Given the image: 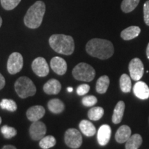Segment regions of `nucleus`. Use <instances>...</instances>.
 Returning a JSON list of instances; mask_svg holds the SVG:
<instances>
[{
    "mask_svg": "<svg viewBox=\"0 0 149 149\" xmlns=\"http://www.w3.org/2000/svg\"><path fill=\"white\" fill-rule=\"evenodd\" d=\"M86 50L88 55L100 59H107L114 53L113 44L109 40L95 38L86 44Z\"/></svg>",
    "mask_w": 149,
    "mask_h": 149,
    "instance_id": "1",
    "label": "nucleus"
},
{
    "mask_svg": "<svg viewBox=\"0 0 149 149\" xmlns=\"http://www.w3.org/2000/svg\"><path fill=\"white\" fill-rule=\"evenodd\" d=\"M51 48L56 53L65 55H70L74 50L73 38L64 34H54L48 40Z\"/></svg>",
    "mask_w": 149,
    "mask_h": 149,
    "instance_id": "2",
    "label": "nucleus"
},
{
    "mask_svg": "<svg viewBox=\"0 0 149 149\" xmlns=\"http://www.w3.org/2000/svg\"><path fill=\"white\" fill-rule=\"evenodd\" d=\"M46 11L45 3L42 1H37L27 10L24 18L26 26L31 29L39 28L42 23Z\"/></svg>",
    "mask_w": 149,
    "mask_h": 149,
    "instance_id": "3",
    "label": "nucleus"
},
{
    "mask_svg": "<svg viewBox=\"0 0 149 149\" xmlns=\"http://www.w3.org/2000/svg\"><path fill=\"white\" fill-rule=\"evenodd\" d=\"M15 90L19 97L25 99L35 95L37 88L29 77H21L15 83Z\"/></svg>",
    "mask_w": 149,
    "mask_h": 149,
    "instance_id": "4",
    "label": "nucleus"
},
{
    "mask_svg": "<svg viewBox=\"0 0 149 149\" xmlns=\"http://www.w3.org/2000/svg\"><path fill=\"white\" fill-rule=\"evenodd\" d=\"M72 73L74 79L86 82L91 81L95 77V70L94 68L84 62L79 63L74 66Z\"/></svg>",
    "mask_w": 149,
    "mask_h": 149,
    "instance_id": "5",
    "label": "nucleus"
},
{
    "mask_svg": "<svg viewBox=\"0 0 149 149\" xmlns=\"http://www.w3.org/2000/svg\"><path fill=\"white\" fill-rule=\"evenodd\" d=\"M64 141L68 147L76 149L79 148L82 144V136L78 130L69 128L65 133Z\"/></svg>",
    "mask_w": 149,
    "mask_h": 149,
    "instance_id": "6",
    "label": "nucleus"
},
{
    "mask_svg": "<svg viewBox=\"0 0 149 149\" xmlns=\"http://www.w3.org/2000/svg\"><path fill=\"white\" fill-rule=\"evenodd\" d=\"M24 59L19 53L15 52L9 56L7 62V70L11 74H15L20 72L23 68Z\"/></svg>",
    "mask_w": 149,
    "mask_h": 149,
    "instance_id": "7",
    "label": "nucleus"
},
{
    "mask_svg": "<svg viewBox=\"0 0 149 149\" xmlns=\"http://www.w3.org/2000/svg\"><path fill=\"white\" fill-rule=\"evenodd\" d=\"M130 77L135 81H139L144 74V68L142 61L139 58H134L128 65Z\"/></svg>",
    "mask_w": 149,
    "mask_h": 149,
    "instance_id": "8",
    "label": "nucleus"
},
{
    "mask_svg": "<svg viewBox=\"0 0 149 149\" xmlns=\"http://www.w3.org/2000/svg\"><path fill=\"white\" fill-rule=\"evenodd\" d=\"M32 70L39 77L47 76L49 73V66L44 57H37L32 63Z\"/></svg>",
    "mask_w": 149,
    "mask_h": 149,
    "instance_id": "9",
    "label": "nucleus"
},
{
    "mask_svg": "<svg viewBox=\"0 0 149 149\" xmlns=\"http://www.w3.org/2000/svg\"><path fill=\"white\" fill-rule=\"evenodd\" d=\"M30 136L35 141L40 140L46 133V126L44 122L40 120L32 123L29 128Z\"/></svg>",
    "mask_w": 149,
    "mask_h": 149,
    "instance_id": "10",
    "label": "nucleus"
},
{
    "mask_svg": "<svg viewBox=\"0 0 149 149\" xmlns=\"http://www.w3.org/2000/svg\"><path fill=\"white\" fill-rule=\"evenodd\" d=\"M45 115V109L40 105L33 106L26 111V117L29 120L34 122L39 121Z\"/></svg>",
    "mask_w": 149,
    "mask_h": 149,
    "instance_id": "11",
    "label": "nucleus"
},
{
    "mask_svg": "<svg viewBox=\"0 0 149 149\" xmlns=\"http://www.w3.org/2000/svg\"><path fill=\"white\" fill-rule=\"evenodd\" d=\"M51 67L56 74L63 75L66 72L67 63L60 57H54L51 61Z\"/></svg>",
    "mask_w": 149,
    "mask_h": 149,
    "instance_id": "12",
    "label": "nucleus"
},
{
    "mask_svg": "<svg viewBox=\"0 0 149 149\" xmlns=\"http://www.w3.org/2000/svg\"><path fill=\"white\" fill-rule=\"evenodd\" d=\"M111 137V128L109 125L104 124L99 128L97 133V141L101 146L107 145Z\"/></svg>",
    "mask_w": 149,
    "mask_h": 149,
    "instance_id": "13",
    "label": "nucleus"
},
{
    "mask_svg": "<svg viewBox=\"0 0 149 149\" xmlns=\"http://www.w3.org/2000/svg\"><path fill=\"white\" fill-rule=\"evenodd\" d=\"M133 93L140 100H147L149 98V87L144 81H138L134 85Z\"/></svg>",
    "mask_w": 149,
    "mask_h": 149,
    "instance_id": "14",
    "label": "nucleus"
},
{
    "mask_svg": "<svg viewBox=\"0 0 149 149\" xmlns=\"http://www.w3.org/2000/svg\"><path fill=\"white\" fill-rule=\"evenodd\" d=\"M61 88V84L58 80L51 79L46 82L43 86L44 93L48 95H57L60 92Z\"/></svg>",
    "mask_w": 149,
    "mask_h": 149,
    "instance_id": "15",
    "label": "nucleus"
},
{
    "mask_svg": "<svg viewBox=\"0 0 149 149\" xmlns=\"http://www.w3.org/2000/svg\"><path fill=\"white\" fill-rule=\"evenodd\" d=\"M131 136V129L128 126H120L115 133V139L118 143L122 144L126 142Z\"/></svg>",
    "mask_w": 149,
    "mask_h": 149,
    "instance_id": "16",
    "label": "nucleus"
},
{
    "mask_svg": "<svg viewBox=\"0 0 149 149\" xmlns=\"http://www.w3.org/2000/svg\"><path fill=\"white\" fill-rule=\"evenodd\" d=\"M141 32L140 28L135 26L126 28L121 33V37L124 40H131L137 37Z\"/></svg>",
    "mask_w": 149,
    "mask_h": 149,
    "instance_id": "17",
    "label": "nucleus"
},
{
    "mask_svg": "<svg viewBox=\"0 0 149 149\" xmlns=\"http://www.w3.org/2000/svg\"><path fill=\"white\" fill-rule=\"evenodd\" d=\"M124 110H125V104L123 101L118 102L115 106L114 111H113L112 121L114 124H119L122 122L123 115H124Z\"/></svg>",
    "mask_w": 149,
    "mask_h": 149,
    "instance_id": "18",
    "label": "nucleus"
},
{
    "mask_svg": "<svg viewBox=\"0 0 149 149\" xmlns=\"http://www.w3.org/2000/svg\"><path fill=\"white\" fill-rule=\"evenodd\" d=\"M79 129L84 135L87 137H92L96 133L95 126L93 125V123L88 120H82L79 123Z\"/></svg>",
    "mask_w": 149,
    "mask_h": 149,
    "instance_id": "19",
    "label": "nucleus"
},
{
    "mask_svg": "<svg viewBox=\"0 0 149 149\" xmlns=\"http://www.w3.org/2000/svg\"><path fill=\"white\" fill-rule=\"evenodd\" d=\"M48 108L51 113L59 114L64 111L65 109L64 104L59 99H52L48 102Z\"/></svg>",
    "mask_w": 149,
    "mask_h": 149,
    "instance_id": "20",
    "label": "nucleus"
},
{
    "mask_svg": "<svg viewBox=\"0 0 149 149\" xmlns=\"http://www.w3.org/2000/svg\"><path fill=\"white\" fill-rule=\"evenodd\" d=\"M142 144V137L139 134H134L126 141V149H138Z\"/></svg>",
    "mask_w": 149,
    "mask_h": 149,
    "instance_id": "21",
    "label": "nucleus"
},
{
    "mask_svg": "<svg viewBox=\"0 0 149 149\" xmlns=\"http://www.w3.org/2000/svg\"><path fill=\"white\" fill-rule=\"evenodd\" d=\"M110 84L109 77L107 75H103L97 79L96 83V91L100 94H104L107 92Z\"/></svg>",
    "mask_w": 149,
    "mask_h": 149,
    "instance_id": "22",
    "label": "nucleus"
},
{
    "mask_svg": "<svg viewBox=\"0 0 149 149\" xmlns=\"http://www.w3.org/2000/svg\"><path fill=\"white\" fill-rule=\"evenodd\" d=\"M140 0H123L121 8L125 13H128L133 11L137 6Z\"/></svg>",
    "mask_w": 149,
    "mask_h": 149,
    "instance_id": "23",
    "label": "nucleus"
},
{
    "mask_svg": "<svg viewBox=\"0 0 149 149\" xmlns=\"http://www.w3.org/2000/svg\"><path fill=\"white\" fill-rule=\"evenodd\" d=\"M104 110L103 108L97 107L91 109L88 112V117L91 120L97 121L103 117Z\"/></svg>",
    "mask_w": 149,
    "mask_h": 149,
    "instance_id": "24",
    "label": "nucleus"
},
{
    "mask_svg": "<svg viewBox=\"0 0 149 149\" xmlns=\"http://www.w3.org/2000/svg\"><path fill=\"white\" fill-rule=\"evenodd\" d=\"M120 88L122 92L129 93L131 91V79L126 74H123L120 79Z\"/></svg>",
    "mask_w": 149,
    "mask_h": 149,
    "instance_id": "25",
    "label": "nucleus"
},
{
    "mask_svg": "<svg viewBox=\"0 0 149 149\" xmlns=\"http://www.w3.org/2000/svg\"><path fill=\"white\" fill-rule=\"evenodd\" d=\"M56 144V139L53 136L48 135L43 137L40 141V146L42 149H48L55 146Z\"/></svg>",
    "mask_w": 149,
    "mask_h": 149,
    "instance_id": "26",
    "label": "nucleus"
},
{
    "mask_svg": "<svg viewBox=\"0 0 149 149\" xmlns=\"http://www.w3.org/2000/svg\"><path fill=\"white\" fill-rule=\"evenodd\" d=\"M0 107L3 110H7L10 112H15L17 109V106L15 102L9 99H3L0 102Z\"/></svg>",
    "mask_w": 149,
    "mask_h": 149,
    "instance_id": "27",
    "label": "nucleus"
},
{
    "mask_svg": "<svg viewBox=\"0 0 149 149\" xmlns=\"http://www.w3.org/2000/svg\"><path fill=\"white\" fill-rule=\"evenodd\" d=\"M1 132L6 139H10L17 135L15 128L6 125L1 128Z\"/></svg>",
    "mask_w": 149,
    "mask_h": 149,
    "instance_id": "28",
    "label": "nucleus"
},
{
    "mask_svg": "<svg viewBox=\"0 0 149 149\" xmlns=\"http://www.w3.org/2000/svg\"><path fill=\"white\" fill-rule=\"evenodd\" d=\"M3 8L6 10H10L16 8L21 0H0Z\"/></svg>",
    "mask_w": 149,
    "mask_h": 149,
    "instance_id": "29",
    "label": "nucleus"
},
{
    "mask_svg": "<svg viewBox=\"0 0 149 149\" xmlns=\"http://www.w3.org/2000/svg\"><path fill=\"white\" fill-rule=\"evenodd\" d=\"M81 102H82V104L84 107H93L97 102V99L94 95H87L84 97L82 100H81Z\"/></svg>",
    "mask_w": 149,
    "mask_h": 149,
    "instance_id": "30",
    "label": "nucleus"
},
{
    "mask_svg": "<svg viewBox=\"0 0 149 149\" xmlns=\"http://www.w3.org/2000/svg\"><path fill=\"white\" fill-rule=\"evenodd\" d=\"M90 91V86L86 84H83L79 85L77 88V93L78 95L82 96L87 94Z\"/></svg>",
    "mask_w": 149,
    "mask_h": 149,
    "instance_id": "31",
    "label": "nucleus"
},
{
    "mask_svg": "<svg viewBox=\"0 0 149 149\" xmlns=\"http://www.w3.org/2000/svg\"><path fill=\"white\" fill-rule=\"evenodd\" d=\"M144 19L147 26H149V0L144 4Z\"/></svg>",
    "mask_w": 149,
    "mask_h": 149,
    "instance_id": "32",
    "label": "nucleus"
},
{
    "mask_svg": "<svg viewBox=\"0 0 149 149\" xmlns=\"http://www.w3.org/2000/svg\"><path fill=\"white\" fill-rule=\"evenodd\" d=\"M6 84V80L3 76L0 73V90H1L3 87L5 86Z\"/></svg>",
    "mask_w": 149,
    "mask_h": 149,
    "instance_id": "33",
    "label": "nucleus"
},
{
    "mask_svg": "<svg viewBox=\"0 0 149 149\" xmlns=\"http://www.w3.org/2000/svg\"><path fill=\"white\" fill-rule=\"evenodd\" d=\"M2 149H17L13 145H6L2 148Z\"/></svg>",
    "mask_w": 149,
    "mask_h": 149,
    "instance_id": "34",
    "label": "nucleus"
},
{
    "mask_svg": "<svg viewBox=\"0 0 149 149\" xmlns=\"http://www.w3.org/2000/svg\"><path fill=\"white\" fill-rule=\"evenodd\" d=\"M146 55H147V58L149 59V43L146 48Z\"/></svg>",
    "mask_w": 149,
    "mask_h": 149,
    "instance_id": "35",
    "label": "nucleus"
},
{
    "mask_svg": "<svg viewBox=\"0 0 149 149\" xmlns=\"http://www.w3.org/2000/svg\"><path fill=\"white\" fill-rule=\"evenodd\" d=\"M67 91H68V92L71 93L72 92V91H73V88H72V87H68V88H67Z\"/></svg>",
    "mask_w": 149,
    "mask_h": 149,
    "instance_id": "36",
    "label": "nucleus"
},
{
    "mask_svg": "<svg viewBox=\"0 0 149 149\" xmlns=\"http://www.w3.org/2000/svg\"><path fill=\"white\" fill-rule=\"evenodd\" d=\"M1 24H2V19L0 17V27L1 26Z\"/></svg>",
    "mask_w": 149,
    "mask_h": 149,
    "instance_id": "37",
    "label": "nucleus"
},
{
    "mask_svg": "<svg viewBox=\"0 0 149 149\" xmlns=\"http://www.w3.org/2000/svg\"><path fill=\"white\" fill-rule=\"evenodd\" d=\"M1 117H0V124H1Z\"/></svg>",
    "mask_w": 149,
    "mask_h": 149,
    "instance_id": "38",
    "label": "nucleus"
}]
</instances>
